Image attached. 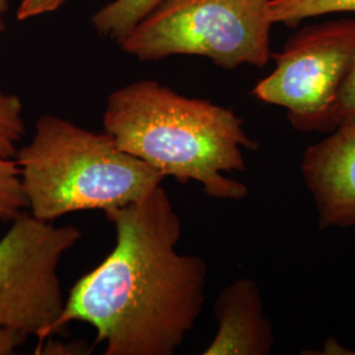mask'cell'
<instances>
[{
    "mask_svg": "<svg viewBox=\"0 0 355 355\" xmlns=\"http://www.w3.org/2000/svg\"><path fill=\"white\" fill-rule=\"evenodd\" d=\"M105 216L114 249L76 280L49 337L80 321L95 329L104 355H173L202 313L208 266L178 252L182 221L162 184Z\"/></svg>",
    "mask_w": 355,
    "mask_h": 355,
    "instance_id": "1",
    "label": "cell"
},
{
    "mask_svg": "<svg viewBox=\"0 0 355 355\" xmlns=\"http://www.w3.org/2000/svg\"><path fill=\"white\" fill-rule=\"evenodd\" d=\"M103 128L121 150L165 178L182 184L196 182L215 199L241 200L249 193L224 173L243 171V149L257 150L259 144L229 108L144 79L110 95Z\"/></svg>",
    "mask_w": 355,
    "mask_h": 355,
    "instance_id": "2",
    "label": "cell"
},
{
    "mask_svg": "<svg viewBox=\"0 0 355 355\" xmlns=\"http://www.w3.org/2000/svg\"><path fill=\"white\" fill-rule=\"evenodd\" d=\"M26 209L38 220L82 211L105 212L139 203L165 177L140 158L121 150L103 132L44 114L31 142L13 157Z\"/></svg>",
    "mask_w": 355,
    "mask_h": 355,
    "instance_id": "3",
    "label": "cell"
},
{
    "mask_svg": "<svg viewBox=\"0 0 355 355\" xmlns=\"http://www.w3.org/2000/svg\"><path fill=\"white\" fill-rule=\"evenodd\" d=\"M268 0H165L120 42L140 61L200 55L224 69L271 58Z\"/></svg>",
    "mask_w": 355,
    "mask_h": 355,
    "instance_id": "4",
    "label": "cell"
},
{
    "mask_svg": "<svg viewBox=\"0 0 355 355\" xmlns=\"http://www.w3.org/2000/svg\"><path fill=\"white\" fill-rule=\"evenodd\" d=\"M83 233L23 212L0 239V329L49 337L64 305L58 275L64 254Z\"/></svg>",
    "mask_w": 355,
    "mask_h": 355,
    "instance_id": "5",
    "label": "cell"
},
{
    "mask_svg": "<svg viewBox=\"0 0 355 355\" xmlns=\"http://www.w3.org/2000/svg\"><path fill=\"white\" fill-rule=\"evenodd\" d=\"M355 57V20L309 26L274 55L253 95L287 111L299 130H328L330 110Z\"/></svg>",
    "mask_w": 355,
    "mask_h": 355,
    "instance_id": "6",
    "label": "cell"
},
{
    "mask_svg": "<svg viewBox=\"0 0 355 355\" xmlns=\"http://www.w3.org/2000/svg\"><path fill=\"white\" fill-rule=\"evenodd\" d=\"M302 175L321 228L355 227V124L311 145L303 154Z\"/></svg>",
    "mask_w": 355,
    "mask_h": 355,
    "instance_id": "7",
    "label": "cell"
},
{
    "mask_svg": "<svg viewBox=\"0 0 355 355\" xmlns=\"http://www.w3.org/2000/svg\"><path fill=\"white\" fill-rule=\"evenodd\" d=\"M217 331L204 355H267L275 343L265 315L261 290L253 279L240 278L218 293Z\"/></svg>",
    "mask_w": 355,
    "mask_h": 355,
    "instance_id": "8",
    "label": "cell"
},
{
    "mask_svg": "<svg viewBox=\"0 0 355 355\" xmlns=\"http://www.w3.org/2000/svg\"><path fill=\"white\" fill-rule=\"evenodd\" d=\"M165 0H114L92 16V26L105 37L121 42L130 31Z\"/></svg>",
    "mask_w": 355,
    "mask_h": 355,
    "instance_id": "9",
    "label": "cell"
},
{
    "mask_svg": "<svg viewBox=\"0 0 355 355\" xmlns=\"http://www.w3.org/2000/svg\"><path fill=\"white\" fill-rule=\"evenodd\" d=\"M267 12L272 24L296 26L321 15L355 12V0H268Z\"/></svg>",
    "mask_w": 355,
    "mask_h": 355,
    "instance_id": "10",
    "label": "cell"
},
{
    "mask_svg": "<svg viewBox=\"0 0 355 355\" xmlns=\"http://www.w3.org/2000/svg\"><path fill=\"white\" fill-rule=\"evenodd\" d=\"M26 132L23 119V103L15 94L0 91V155L13 158L16 145Z\"/></svg>",
    "mask_w": 355,
    "mask_h": 355,
    "instance_id": "11",
    "label": "cell"
},
{
    "mask_svg": "<svg viewBox=\"0 0 355 355\" xmlns=\"http://www.w3.org/2000/svg\"><path fill=\"white\" fill-rule=\"evenodd\" d=\"M26 200L13 158L0 155V221L11 223L26 212Z\"/></svg>",
    "mask_w": 355,
    "mask_h": 355,
    "instance_id": "12",
    "label": "cell"
},
{
    "mask_svg": "<svg viewBox=\"0 0 355 355\" xmlns=\"http://www.w3.org/2000/svg\"><path fill=\"white\" fill-rule=\"evenodd\" d=\"M355 124V57L330 110L328 130Z\"/></svg>",
    "mask_w": 355,
    "mask_h": 355,
    "instance_id": "13",
    "label": "cell"
},
{
    "mask_svg": "<svg viewBox=\"0 0 355 355\" xmlns=\"http://www.w3.org/2000/svg\"><path fill=\"white\" fill-rule=\"evenodd\" d=\"M70 0H21L16 17L20 21L37 17L45 13L54 12Z\"/></svg>",
    "mask_w": 355,
    "mask_h": 355,
    "instance_id": "14",
    "label": "cell"
},
{
    "mask_svg": "<svg viewBox=\"0 0 355 355\" xmlns=\"http://www.w3.org/2000/svg\"><path fill=\"white\" fill-rule=\"evenodd\" d=\"M26 340V336L21 333L0 329V355L15 354L17 347L21 346Z\"/></svg>",
    "mask_w": 355,
    "mask_h": 355,
    "instance_id": "15",
    "label": "cell"
},
{
    "mask_svg": "<svg viewBox=\"0 0 355 355\" xmlns=\"http://www.w3.org/2000/svg\"><path fill=\"white\" fill-rule=\"evenodd\" d=\"M10 10V0H0V35L4 32L6 29V15Z\"/></svg>",
    "mask_w": 355,
    "mask_h": 355,
    "instance_id": "16",
    "label": "cell"
},
{
    "mask_svg": "<svg viewBox=\"0 0 355 355\" xmlns=\"http://www.w3.org/2000/svg\"><path fill=\"white\" fill-rule=\"evenodd\" d=\"M340 354H343V355H345V354H355V352H341V353H340Z\"/></svg>",
    "mask_w": 355,
    "mask_h": 355,
    "instance_id": "17",
    "label": "cell"
}]
</instances>
